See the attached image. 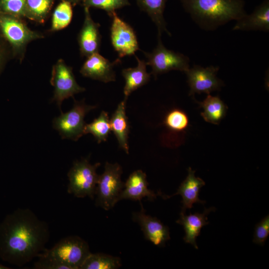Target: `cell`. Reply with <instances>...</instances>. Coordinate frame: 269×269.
<instances>
[{"label": "cell", "instance_id": "obj_15", "mask_svg": "<svg viewBox=\"0 0 269 269\" xmlns=\"http://www.w3.org/2000/svg\"><path fill=\"white\" fill-rule=\"evenodd\" d=\"M148 183L146 174L141 170L132 172L125 183V187L119 197V201L129 199L139 201L143 198L153 200L158 194L148 188Z\"/></svg>", "mask_w": 269, "mask_h": 269}, {"label": "cell", "instance_id": "obj_30", "mask_svg": "<svg viewBox=\"0 0 269 269\" xmlns=\"http://www.w3.org/2000/svg\"><path fill=\"white\" fill-rule=\"evenodd\" d=\"M269 235V216L267 215L255 228L253 242L263 246Z\"/></svg>", "mask_w": 269, "mask_h": 269}, {"label": "cell", "instance_id": "obj_16", "mask_svg": "<svg viewBox=\"0 0 269 269\" xmlns=\"http://www.w3.org/2000/svg\"><path fill=\"white\" fill-rule=\"evenodd\" d=\"M195 170L191 167L188 169V175L186 178L182 182L176 192L170 196L163 195L164 199H168L173 196L180 195L182 200V206L180 213H185L186 209L193 207V204L195 203L204 204L205 201L199 198V192L200 188L205 185L204 181L200 177L195 175Z\"/></svg>", "mask_w": 269, "mask_h": 269}, {"label": "cell", "instance_id": "obj_31", "mask_svg": "<svg viewBox=\"0 0 269 269\" xmlns=\"http://www.w3.org/2000/svg\"><path fill=\"white\" fill-rule=\"evenodd\" d=\"M37 258L38 260L34 264V268L35 269H68L65 265L41 253Z\"/></svg>", "mask_w": 269, "mask_h": 269}, {"label": "cell", "instance_id": "obj_3", "mask_svg": "<svg viewBox=\"0 0 269 269\" xmlns=\"http://www.w3.org/2000/svg\"><path fill=\"white\" fill-rule=\"evenodd\" d=\"M91 253L87 242L78 236H69L41 254L65 265L68 269H80Z\"/></svg>", "mask_w": 269, "mask_h": 269}, {"label": "cell", "instance_id": "obj_1", "mask_svg": "<svg viewBox=\"0 0 269 269\" xmlns=\"http://www.w3.org/2000/svg\"><path fill=\"white\" fill-rule=\"evenodd\" d=\"M49 238L45 221L28 208H18L0 224V258L22 267L45 250Z\"/></svg>", "mask_w": 269, "mask_h": 269}, {"label": "cell", "instance_id": "obj_19", "mask_svg": "<svg viewBox=\"0 0 269 269\" xmlns=\"http://www.w3.org/2000/svg\"><path fill=\"white\" fill-rule=\"evenodd\" d=\"M137 65L134 68L122 70V75L125 80L124 88V100L127 101L129 95L137 89L146 84L149 80L150 74L146 71V63L135 56Z\"/></svg>", "mask_w": 269, "mask_h": 269}, {"label": "cell", "instance_id": "obj_24", "mask_svg": "<svg viewBox=\"0 0 269 269\" xmlns=\"http://www.w3.org/2000/svg\"><path fill=\"white\" fill-rule=\"evenodd\" d=\"M119 258L103 253H91L80 269H116L121 266Z\"/></svg>", "mask_w": 269, "mask_h": 269}, {"label": "cell", "instance_id": "obj_12", "mask_svg": "<svg viewBox=\"0 0 269 269\" xmlns=\"http://www.w3.org/2000/svg\"><path fill=\"white\" fill-rule=\"evenodd\" d=\"M140 204L141 210L133 213V220L139 225L147 240L155 246H164L170 239L169 228L156 217L146 214L141 203Z\"/></svg>", "mask_w": 269, "mask_h": 269}, {"label": "cell", "instance_id": "obj_17", "mask_svg": "<svg viewBox=\"0 0 269 269\" xmlns=\"http://www.w3.org/2000/svg\"><path fill=\"white\" fill-rule=\"evenodd\" d=\"M216 210L215 207L204 208L202 213H190L186 215L185 213H180V217L176 223L182 225L185 231V235L183 240L186 243L192 245L198 249L196 238L200 235L201 228L209 224L207 221V216L211 212Z\"/></svg>", "mask_w": 269, "mask_h": 269}, {"label": "cell", "instance_id": "obj_28", "mask_svg": "<svg viewBox=\"0 0 269 269\" xmlns=\"http://www.w3.org/2000/svg\"><path fill=\"white\" fill-rule=\"evenodd\" d=\"M85 6L105 10L110 16L116 10L130 4L129 0H84Z\"/></svg>", "mask_w": 269, "mask_h": 269}, {"label": "cell", "instance_id": "obj_7", "mask_svg": "<svg viewBox=\"0 0 269 269\" xmlns=\"http://www.w3.org/2000/svg\"><path fill=\"white\" fill-rule=\"evenodd\" d=\"M0 35L15 53L21 52L29 42L42 37L29 29L20 18L1 12H0Z\"/></svg>", "mask_w": 269, "mask_h": 269}, {"label": "cell", "instance_id": "obj_14", "mask_svg": "<svg viewBox=\"0 0 269 269\" xmlns=\"http://www.w3.org/2000/svg\"><path fill=\"white\" fill-rule=\"evenodd\" d=\"M84 12L85 18L78 39L81 54L87 57L99 52L101 37L100 25L92 18L89 7L85 6Z\"/></svg>", "mask_w": 269, "mask_h": 269}, {"label": "cell", "instance_id": "obj_6", "mask_svg": "<svg viewBox=\"0 0 269 269\" xmlns=\"http://www.w3.org/2000/svg\"><path fill=\"white\" fill-rule=\"evenodd\" d=\"M96 106L86 104L83 101H74L72 108L65 113L55 118L53 127L57 130L63 139H69L74 141L78 140L84 134L86 123L84 118Z\"/></svg>", "mask_w": 269, "mask_h": 269}, {"label": "cell", "instance_id": "obj_9", "mask_svg": "<svg viewBox=\"0 0 269 269\" xmlns=\"http://www.w3.org/2000/svg\"><path fill=\"white\" fill-rule=\"evenodd\" d=\"M50 82L54 87L52 100L60 109L64 100L85 90L78 84L72 68L62 59L58 60L53 66Z\"/></svg>", "mask_w": 269, "mask_h": 269}, {"label": "cell", "instance_id": "obj_23", "mask_svg": "<svg viewBox=\"0 0 269 269\" xmlns=\"http://www.w3.org/2000/svg\"><path fill=\"white\" fill-rule=\"evenodd\" d=\"M111 131L110 119L108 113L103 111L99 116L84 127V134H92L98 143L105 141Z\"/></svg>", "mask_w": 269, "mask_h": 269}, {"label": "cell", "instance_id": "obj_26", "mask_svg": "<svg viewBox=\"0 0 269 269\" xmlns=\"http://www.w3.org/2000/svg\"><path fill=\"white\" fill-rule=\"evenodd\" d=\"M52 0H26V16L42 22L52 5Z\"/></svg>", "mask_w": 269, "mask_h": 269}, {"label": "cell", "instance_id": "obj_20", "mask_svg": "<svg viewBox=\"0 0 269 269\" xmlns=\"http://www.w3.org/2000/svg\"><path fill=\"white\" fill-rule=\"evenodd\" d=\"M126 101L123 100L118 106L110 119L111 131L113 132L119 146L129 154L128 138L129 124L126 113Z\"/></svg>", "mask_w": 269, "mask_h": 269}, {"label": "cell", "instance_id": "obj_11", "mask_svg": "<svg viewBox=\"0 0 269 269\" xmlns=\"http://www.w3.org/2000/svg\"><path fill=\"white\" fill-rule=\"evenodd\" d=\"M218 67L210 66L206 68L194 65L186 72L187 83L190 87L189 95L205 93L207 94L219 90L223 85V82L216 75Z\"/></svg>", "mask_w": 269, "mask_h": 269}, {"label": "cell", "instance_id": "obj_25", "mask_svg": "<svg viewBox=\"0 0 269 269\" xmlns=\"http://www.w3.org/2000/svg\"><path fill=\"white\" fill-rule=\"evenodd\" d=\"M72 15L71 3L67 0L60 2L53 13L51 30L58 31L67 27L71 21Z\"/></svg>", "mask_w": 269, "mask_h": 269}, {"label": "cell", "instance_id": "obj_4", "mask_svg": "<svg viewBox=\"0 0 269 269\" xmlns=\"http://www.w3.org/2000/svg\"><path fill=\"white\" fill-rule=\"evenodd\" d=\"M122 166L118 163L106 162L104 172L99 175L96 190L95 204L105 210L112 209L119 201L125 187L121 180Z\"/></svg>", "mask_w": 269, "mask_h": 269}, {"label": "cell", "instance_id": "obj_13", "mask_svg": "<svg viewBox=\"0 0 269 269\" xmlns=\"http://www.w3.org/2000/svg\"><path fill=\"white\" fill-rule=\"evenodd\" d=\"M120 62L118 59L111 62L99 52L96 53L87 57L80 72L85 77L104 83L113 82L116 80L114 67Z\"/></svg>", "mask_w": 269, "mask_h": 269}, {"label": "cell", "instance_id": "obj_18", "mask_svg": "<svg viewBox=\"0 0 269 269\" xmlns=\"http://www.w3.org/2000/svg\"><path fill=\"white\" fill-rule=\"evenodd\" d=\"M233 30H269V0H265L250 14H246L237 20Z\"/></svg>", "mask_w": 269, "mask_h": 269}, {"label": "cell", "instance_id": "obj_32", "mask_svg": "<svg viewBox=\"0 0 269 269\" xmlns=\"http://www.w3.org/2000/svg\"><path fill=\"white\" fill-rule=\"evenodd\" d=\"M5 42L0 35V71L4 66L8 56V51Z\"/></svg>", "mask_w": 269, "mask_h": 269}, {"label": "cell", "instance_id": "obj_22", "mask_svg": "<svg viewBox=\"0 0 269 269\" xmlns=\"http://www.w3.org/2000/svg\"><path fill=\"white\" fill-rule=\"evenodd\" d=\"M138 6L149 16L155 24L158 30V35L161 36L165 31L169 35L170 33L166 28L163 12L167 0H136Z\"/></svg>", "mask_w": 269, "mask_h": 269}, {"label": "cell", "instance_id": "obj_10", "mask_svg": "<svg viewBox=\"0 0 269 269\" xmlns=\"http://www.w3.org/2000/svg\"><path fill=\"white\" fill-rule=\"evenodd\" d=\"M111 27V40L120 58L134 55L139 49L136 34L133 28L114 12Z\"/></svg>", "mask_w": 269, "mask_h": 269}, {"label": "cell", "instance_id": "obj_34", "mask_svg": "<svg viewBox=\"0 0 269 269\" xmlns=\"http://www.w3.org/2000/svg\"><path fill=\"white\" fill-rule=\"evenodd\" d=\"M82 0H67V1L71 2H74V3H76V2H78L80 1H81Z\"/></svg>", "mask_w": 269, "mask_h": 269}, {"label": "cell", "instance_id": "obj_8", "mask_svg": "<svg viewBox=\"0 0 269 269\" xmlns=\"http://www.w3.org/2000/svg\"><path fill=\"white\" fill-rule=\"evenodd\" d=\"M160 36L158 35L157 45L152 52H144L147 65L151 67V74L156 76L172 70L186 72L189 68L188 57L165 48Z\"/></svg>", "mask_w": 269, "mask_h": 269}, {"label": "cell", "instance_id": "obj_27", "mask_svg": "<svg viewBox=\"0 0 269 269\" xmlns=\"http://www.w3.org/2000/svg\"><path fill=\"white\" fill-rule=\"evenodd\" d=\"M164 123L170 130L180 132L187 129L189 125V119L183 111L174 109L166 114Z\"/></svg>", "mask_w": 269, "mask_h": 269}, {"label": "cell", "instance_id": "obj_2", "mask_svg": "<svg viewBox=\"0 0 269 269\" xmlns=\"http://www.w3.org/2000/svg\"><path fill=\"white\" fill-rule=\"evenodd\" d=\"M200 26L211 30L246 13L243 0H180Z\"/></svg>", "mask_w": 269, "mask_h": 269}, {"label": "cell", "instance_id": "obj_33", "mask_svg": "<svg viewBox=\"0 0 269 269\" xmlns=\"http://www.w3.org/2000/svg\"><path fill=\"white\" fill-rule=\"evenodd\" d=\"M10 268L0 264V269H9Z\"/></svg>", "mask_w": 269, "mask_h": 269}, {"label": "cell", "instance_id": "obj_21", "mask_svg": "<svg viewBox=\"0 0 269 269\" xmlns=\"http://www.w3.org/2000/svg\"><path fill=\"white\" fill-rule=\"evenodd\" d=\"M198 103L203 109L201 115L207 122L219 124L226 114L227 107L218 96L208 94L203 101Z\"/></svg>", "mask_w": 269, "mask_h": 269}, {"label": "cell", "instance_id": "obj_29", "mask_svg": "<svg viewBox=\"0 0 269 269\" xmlns=\"http://www.w3.org/2000/svg\"><path fill=\"white\" fill-rule=\"evenodd\" d=\"M0 12L19 18L26 16V0H0Z\"/></svg>", "mask_w": 269, "mask_h": 269}, {"label": "cell", "instance_id": "obj_5", "mask_svg": "<svg viewBox=\"0 0 269 269\" xmlns=\"http://www.w3.org/2000/svg\"><path fill=\"white\" fill-rule=\"evenodd\" d=\"M100 163L91 164L88 159L75 161L69 170L67 192L78 198L95 196L99 175L96 172Z\"/></svg>", "mask_w": 269, "mask_h": 269}]
</instances>
